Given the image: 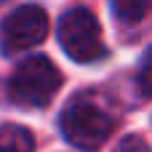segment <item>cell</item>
Listing matches in <instances>:
<instances>
[{"label":"cell","instance_id":"obj_1","mask_svg":"<svg viewBox=\"0 0 152 152\" xmlns=\"http://www.w3.org/2000/svg\"><path fill=\"white\" fill-rule=\"evenodd\" d=\"M115 120L107 110H102L91 99H72L61 112V134L64 139L83 152H96L112 136Z\"/></svg>","mask_w":152,"mask_h":152},{"label":"cell","instance_id":"obj_2","mask_svg":"<svg viewBox=\"0 0 152 152\" xmlns=\"http://www.w3.org/2000/svg\"><path fill=\"white\" fill-rule=\"evenodd\" d=\"M59 88H61V72L53 67L48 56L24 59L8 80L11 99L24 107H45Z\"/></svg>","mask_w":152,"mask_h":152},{"label":"cell","instance_id":"obj_3","mask_svg":"<svg viewBox=\"0 0 152 152\" xmlns=\"http://www.w3.org/2000/svg\"><path fill=\"white\" fill-rule=\"evenodd\" d=\"M59 43L64 53L80 64H91L107 53L99 21L86 8H72L59 19Z\"/></svg>","mask_w":152,"mask_h":152},{"label":"cell","instance_id":"obj_4","mask_svg":"<svg viewBox=\"0 0 152 152\" xmlns=\"http://www.w3.org/2000/svg\"><path fill=\"white\" fill-rule=\"evenodd\" d=\"M45 35H48L45 11L37 5H21L13 13H8L0 24V51L5 56H13L19 51L43 43Z\"/></svg>","mask_w":152,"mask_h":152},{"label":"cell","instance_id":"obj_5","mask_svg":"<svg viewBox=\"0 0 152 152\" xmlns=\"http://www.w3.org/2000/svg\"><path fill=\"white\" fill-rule=\"evenodd\" d=\"M32 134L21 126H0V152H32Z\"/></svg>","mask_w":152,"mask_h":152},{"label":"cell","instance_id":"obj_6","mask_svg":"<svg viewBox=\"0 0 152 152\" xmlns=\"http://www.w3.org/2000/svg\"><path fill=\"white\" fill-rule=\"evenodd\" d=\"M110 8L120 24H139L150 8V0H110Z\"/></svg>","mask_w":152,"mask_h":152},{"label":"cell","instance_id":"obj_7","mask_svg":"<svg viewBox=\"0 0 152 152\" xmlns=\"http://www.w3.org/2000/svg\"><path fill=\"white\" fill-rule=\"evenodd\" d=\"M139 86H142V91H144V94H150V96H152V48L144 53V59H142V69H139Z\"/></svg>","mask_w":152,"mask_h":152},{"label":"cell","instance_id":"obj_8","mask_svg":"<svg viewBox=\"0 0 152 152\" xmlns=\"http://www.w3.org/2000/svg\"><path fill=\"white\" fill-rule=\"evenodd\" d=\"M112 152H152V150H150V144H147L142 136H126Z\"/></svg>","mask_w":152,"mask_h":152},{"label":"cell","instance_id":"obj_9","mask_svg":"<svg viewBox=\"0 0 152 152\" xmlns=\"http://www.w3.org/2000/svg\"><path fill=\"white\" fill-rule=\"evenodd\" d=\"M0 3H5V0H0Z\"/></svg>","mask_w":152,"mask_h":152}]
</instances>
